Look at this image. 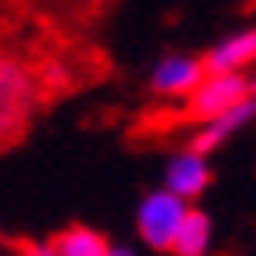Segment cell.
<instances>
[{
    "instance_id": "obj_1",
    "label": "cell",
    "mask_w": 256,
    "mask_h": 256,
    "mask_svg": "<svg viewBox=\"0 0 256 256\" xmlns=\"http://www.w3.org/2000/svg\"><path fill=\"white\" fill-rule=\"evenodd\" d=\"M37 106H40V84L33 70L15 55H0V146L26 136Z\"/></svg>"
},
{
    "instance_id": "obj_2",
    "label": "cell",
    "mask_w": 256,
    "mask_h": 256,
    "mask_svg": "<svg viewBox=\"0 0 256 256\" xmlns=\"http://www.w3.org/2000/svg\"><path fill=\"white\" fill-rule=\"evenodd\" d=\"M187 208H190V202L168 187L143 194L136 208V230L143 238V246L154 252H172V242H176L183 220H187Z\"/></svg>"
},
{
    "instance_id": "obj_3",
    "label": "cell",
    "mask_w": 256,
    "mask_h": 256,
    "mask_svg": "<svg viewBox=\"0 0 256 256\" xmlns=\"http://www.w3.org/2000/svg\"><path fill=\"white\" fill-rule=\"evenodd\" d=\"M249 77L246 74H205V80L183 102H187V118L190 121H212L224 110L238 106L242 99H249Z\"/></svg>"
},
{
    "instance_id": "obj_4",
    "label": "cell",
    "mask_w": 256,
    "mask_h": 256,
    "mask_svg": "<svg viewBox=\"0 0 256 256\" xmlns=\"http://www.w3.org/2000/svg\"><path fill=\"white\" fill-rule=\"evenodd\" d=\"M205 74H208L205 59H194V55H183V52L161 55L150 70V92L158 99H187L205 80Z\"/></svg>"
},
{
    "instance_id": "obj_5",
    "label": "cell",
    "mask_w": 256,
    "mask_h": 256,
    "mask_svg": "<svg viewBox=\"0 0 256 256\" xmlns=\"http://www.w3.org/2000/svg\"><path fill=\"white\" fill-rule=\"evenodd\" d=\"M161 183H165L168 190H176L180 198H187V202H194L198 194H205V187L212 183V168H208V154H202V150H180V154L168 158L165 165V176H161Z\"/></svg>"
},
{
    "instance_id": "obj_6",
    "label": "cell",
    "mask_w": 256,
    "mask_h": 256,
    "mask_svg": "<svg viewBox=\"0 0 256 256\" xmlns=\"http://www.w3.org/2000/svg\"><path fill=\"white\" fill-rule=\"evenodd\" d=\"M252 118H256V96L242 99L238 106L224 110V114H220V118H212V121H202V128L190 136V146L202 150V154H212V150H220L234 132H242V128H246Z\"/></svg>"
},
{
    "instance_id": "obj_7",
    "label": "cell",
    "mask_w": 256,
    "mask_h": 256,
    "mask_svg": "<svg viewBox=\"0 0 256 256\" xmlns=\"http://www.w3.org/2000/svg\"><path fill=\"white\" fill-rule=\"evenodd\" d=\"M256 62V26L238 30L227 40H220L216 48L205 52V70L208 74H242L246 66Z\"/></svg>"
},
{
    "instance_id": "obj_8",
    "label": "cell",
    "mask_w": 256,
    "mask_h": 256,
    "mask_svg": "<svg viewBox=\"0 0 256 256\" xmlns=\"http://www.w3.org/2000/svg\"><path fill=\"white\" fill-rule=\"evenodd\" d=\"M208 246H212V220H208V212L190 205L176 242H172V256H205Z\"/></svg>"
},
{
    "instance_id": "obj_9",
    "label": "cell",
    "mask_w": 256,
    "mask_h": 256,
    "mask_svg": "<svg viewBox=\"0 0 256 256\" xmlns=\"http://www.w3.org/2000/svg\"><path fill=\"white\" fill-rule=\"evenodd\" d=\"M52 246L59 249V256H106L110 252L106 234H99L96 227H84V224L62 227L59 234L52 238Z\"/></svg>"
},
{
    "instance_id": "obj_10",
    "label": "cell",
    "mask_w": 256,
    "mask_h": 256,
    "mask_svg": "<svg viewBox=\"0 0 256 256\" xmlns=\"http://www.w3.org/2000/svg\"><path fill=\"white\" fill-rule=\"evenodd\" d=\"M22 256H59V249H55L52 242H37V246H30Z\"/></svg>"
},
{
    "instance_id": "obj_11",
    "label": "cell",
    "mask_w": 256,
    "mask_h": 256,
    "mask_svg": "<svg viewBox=\"0 0 256 256\" xmlns=\"http://www.w3.org/2000/svg\"><path fill=\"white\" fill-rule=\"evenodd\" d=\"M106 256H136V249L132 246H118V242H110V252Z\"/></svg>"
},
{
    "instance_id": "obj_12",
    "label": "cell",
    "mask_w": 256,
    "mask_h": 256,
    "mask_svg": "<svg viewBox=\"0 0 256 256\" xmlns=\"http://www.w3.org/2000/svg\"><path fill=\"white\" fill-rule=\"evenodd\" d=\"M249 92H252V96H256V77H252V80H249Z\"/></svg>"
}]
</instances>
